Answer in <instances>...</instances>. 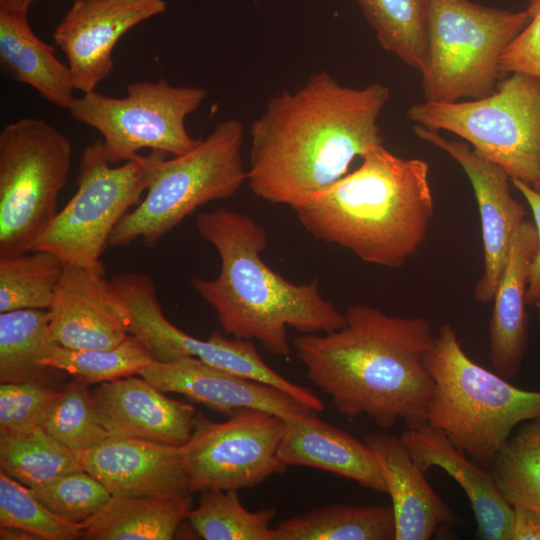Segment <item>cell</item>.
Segmentation results:
<instances>
[{
  "label": "cell",
  "instance_id": "277c9868",
  "mask_svg": "<svg viewBox=\"0 0 540 540\" xmlns=\"http://www.w3.org/2000/svg\"><path fill=\"white\" fill-rule=\"evenodd\" d=\"M353 172L293 208L314 238L362 261L398 268L422 245L434 213L429 165L370 148Z\"/></svg>",
  "mask_w": 540,
  "mask_h": 540
},
{
  "label": "cell",
  "instance_id": "b9f144b4",
  "mask_svg": "<svg viewBox=\"0 0 540 540\" xmlns=\"http://www.w3.org/2000/svg\"><path fill=\"white\" fill-rule=\"evenodd\" d=\"M34 1L35 0H0V5L29 10V7Z\"/></svg>",
  "mask_w": 540,
  "mask_h": 540
},
{
  "label": "cell",
  "instance_id": "d4e9b609",
  "mask_svg": "<svg viewBox=\"0 0 540 540\" xmlns=\"http://www.w3.org/2000/svg\"><path fill=\"white\" fill-rule=\"evenodd\" d=\"M192 509L191 495L174 498L112 496L86 522L87 540H170Z\"/></svg>",
  "mask_w": 540,
  "mask_h": 540
},
{
  "label": "cell",
  "instance_id": "603a6c76",
  "mask_svg": "<svg viewBox=\"0 0 540 540\" xmlns=\"http://www.w3.org/2000/svg\"><path fill=\"white\" fill-rule=\"evenodd\" d=\"M311 412L284 418L286 431L278 450L279 461L286 467L321 469L365 488L387 493L379 463L365 441L320 420Z\"/></svg>",
  "mask_w": 540,
  "mask_h": 540
},
{
  "label": "cell",
  "instance_id": "4fadbf2b",
  "mask_svg": "<svg viewBox=\"0 0 540 540\" xmlns=\"http://www.w3.org/2000/svg\"><path fill=\"white\" fill-rule=\"evenodd\" d=\"M285 431V419L264 410L240 409L224 422L196 412L181 446L190 493L253 488L284 471L278 450Z\"/></svg>",
  "mask_w": 540,
  "mask_h": 540
},
{
  "label": "cell",
  "instance_id": "e575fe53",
  "mask_svg": "<svg viewBox=\"0 0 540 540\" xmlns=\"http://www.w3.org/2000/svg\"><path fill=\"white\" fill-rule=\"evenodd\" d=\"M85 523H71L56 516L31 493L29 487L1 471L0 527L29 531L39 540L82 538Z\"/></svg>",
  "mask_w": 540,
  "mask_h": 540
},
{
  "label": "cell",
  "instance_id": "cb8c5ba5",
  "mask_svg": "<svg viewBox=\"0 0 540 540\" xmlns=\"http://www.w3.org/2000/svg\"><path fill=\"white\" fill-rule=\"evenodd\" d=\"M27 9L0 5V63L14 81L33 87L43 98L69 110L74 82L68 65L55 55V48L32 30Z\"/></svg>",
  "mask_w": 540,
  "mask_h": 540
},
{
  "label": "cell",
  "instance_id": "ba28073f",
  "mask_svg": "<svg viewBox=\"0 0 540 540\" xmlns=\"http://www.w3.org/2000/svg\"><path fill=\"white\" fill-rule=\"evenodd\" d=\"M414 124L448 131L483 158L533 186L540 176V78L510 73L488 96L411 105Z\"/></svg>",
  "mask_w": 540,
  "mask_h": 540
},
{
  "label": "cell",
  "instance_id": "7402d4cb",
  "mask_svg": "<svg viewBox=\"0 0 540 540\" xmlns=\"http://www.w3.org/2000/svg\"><path fill=\"white\" fill-rule=\"evenodd\" d=\"M538 251L533 221L525 220L511 243L507 263L494 297L489 323L490 361L496 373L515 379L528 350L527 289Z\"/></svg>",
  "mask_w": 540,
  "mask_h": 540
},
{
  "label": "cell",
  "instance_id": "30bf717a",
  "mask_svg": "<svg viewBox=\"0 0 540 540\" xmlns=\"http://www.w3.org/2000/svg\"><path fill=\"white\" fill-rule=\"evenodd\" d=\"M159 152L138 155L114 167L105 157L102 141L86 146L77 191L40 234L32 251H49L64 263L104 274L100 257L108 239L129 209L142 200Z\"/></svg>",
  "mask_w": 540,
  "mask_h": 540
},
{
  "label": "cell",
  "instance_id": "d6a6232c",
  "mask_svg": "<svg viewBox=\"0 0 540 540\" xmlns=\"http://www.w3.org/2000/svg\"><path fill=\"white\" fill-rule=\"evenodd\" d=\"M152 361L146 346L129 334L119 345L109 349L76 350L55 343L41 364L70 374L88 385L140 375Z\"/></svg>",
  "mask_w": 540,
  "mask_h": 540
},
{
  "label": "cell",
  "instance_id": "9a60e30c",
  "mask_svg": "<svg viewBox=\"0 0 540 540\" xmlns=\"http://www.w3.org/2000/svg\"><path fill=\"white\" fill-rule=\"evenodd\" d=\"M166 9L165 0H75L53 33L75 89L95 91L114 69L112 52L119 39Z\"/></svg>",
  "mask_w": 540,
  "mask_h": 540
},
{
  "label": "cell",
  "instance_id": "74e56055",
  "mask_svg": "<svg viewBox=\"0 0 540 540\" xmlns=\"http://www.w3.org/2000/svg\"><path fill=\"white\" fill-rule=\"evenodd\" d=\"M526 10L530 20L504 49L499 72H518L540 78V0H529Z\"/></svg>",
  "mask_w": 540,
  "mask_h": 540
},
{
  "label": "cell",
  "instance_id": "8fae6325",
  "mask_svg": "<svg viewBox=\"0 0 540 540\" xmlns=\"http://www.w3.org/2000/svg\"><path fill=\"white\" fill-rule=\"evenodd\" d=\"M126 91L123 98L85 93L69 109L75 120L102 134L110 164L134 159L143 149L177 156L198 145L201 138L190 136L185 119L206 99L205 88L174 86L159 79L132 82Z\"/></svg>",
  "mask_w": 540,
  "mask_h": 540
},
{
  "label": "cell",
  "instance_id": "4316f807",
  "mask_svg": "<svg viewBox=\"0 0 540 540\" xmlns=\"http://www.w3.org/2000/svg\"><path fill=\"white\" fill-rule=\"evenodd\" d=\"M274 540H395L391 505L332 504L288 518L274 527Z\"/></svg>",
  "mask_w": 540,
  "mask_h": 540
},
{
  "label": "cell",
  "instance_id": "2e32d148",
  "mask_svg": "<svg viewBox=\"0 0 540 540\" xmlns=\"http://www.w3.org/2000/svg\"><path fill=\"white\" fill-rule=\"evenodd\" d=\"M52 337L69 349H109L128 335L129 314L104 274L64 263L47 309Z\"/></svg>",
  "mask_w": 540,
  "mask_h": 540
},
{
  "label": "cell",
  "instance_id": "f1b7e54d",
  "mask_svg": "<svg viewBox=\"0 0 540 540\" xmlns=\"http://www.w3.org/2000/svg\"><path fill=\"white\" fill-rule=\"evenodd\" d=\"M0 467L27 487L84 470L79 451L63 445L42 427L15 437H1Z\"/></svg>",
  "mask_w": 540,
  "mask_h": 540
},
{
  "label": "cell",
  "instance_id": "8d00e7d4",
  "mask_svg": "<svg viewBox=\"0 0 540 540\" xmlns=\"http://www.w3.org/2000/svg\"><path fill=\"white\" fill-rule=\"evenodd\" d=\"M61 390L37 383H1L0 438L15 437L41 427Z\"/></svg>",
  "mask_w": 540,
  "mask_h": 540
},
{
  "label": "cell",
  "instance_id": "44dd1931",
  "mask_svg": "<svg viewBox=\"0 0 540 540\" xmlns=\"http://www.w3.org/2000/svg\"><path fill=\"white\" fill-rule=\"evenodd\" d=\"M363 440L379 463L392 500L395 540H428L442 525L461 522L433 491L400 437L366 433Z\"/></svg>",
  "mask_w": 540,
  "mask_h": 540
},
{
  "label": "cell",
  "instance_id": "f546056e",
  "mask_svg": "<svg viewBox=\"0 0 540 540\" xmlns=\"http://www.w3.org/2000/svg\"><path fill=\"white\" fill-rule=\"evenodd\" d=\"M30 252L0 257V313L52 303L64 262L49 251Z\"/></svg>",
  "mask_w": 540,
  "mask_h": 540
},
{
  "label": "cell",
  "instance_id": "e0dca14e",
  "mask_svg": "<svg viewBox=\"0 0 540 540\" xmlns=\"http://www.w3.org/2000/svg\"><path fill=\"white\" fill-rule=\"evenodd\" d=\"M86 472L112 496L174 498L191 495L181 447L109 437L80 451Z\"/></svg>",
  "mask_w": 540,
  "mask_h": 540
},
{
  "label": "cell",
  "instance_id": "6da1fadb",
  "mask_svg": "<svg viewBox=\"0 0 540 540\" xmlns=\"http://www.w3.org/2000/svg\"><path fill=\"white\" fill-rule=\"evenodd\" d=\"M389 100L383 84L348 87L327 71L271 97L249 130L250 190L293 209L333 184L382 144L378 121Z\"/></svg>",
  "mask_w": 540,
  "mask_h": 540
},
{
  "label": "cell",
  "instance_id": "83f0119b",
  "mask_svg": "<svg viewBox=\"0 0 540 540\" xmlns=\"http://www.w3.org/2000/svg\"><path fill=\"white\" fill-rule=\"evenodd\" d=\"M380 46L423 72L428 55L430 0H356Z\"/></svg>",
  "mask_w": 540,
  "mask_h": 540
},
{
  "label": "cell",
  "instance_id": "ab89813d",
  "mask_svg": "<svg viewBox=\"0 0 540 540\" xmlns=\"http://www.w3.org/2000/svg\"><path fill=\"white\" fill-rule=\"evenodd\" d=\"M510 540H540V511L526 506H512Z\"/></svg>",
  "mask_w": 540,
  "mask_h": 540
},
{
  "label": "cell",
  "instance_id": "3957f363",
  "mask_svg": "<svg viewBox=\"0 0 540 540\" xmlns=\"http://www.w3.org/2000/svg\"><path fill=\"white\" fill-rule=\"evenodd\" d=\"M195 225L216 249L220 270L213 280L195 277L191 283L226 334L256 339L268 352L288 358V328L317 334L345 325V315L322 296L318 279L294 284L265 263L268 237L252 217L219 208L199 213Z\"/></svg>",
  "mask_w": 540,
  "mask_h": 540
},
{
  "label": "cell",
  "instance_id": "f35d334b",
  "mask_svg": "<svg viewBox=\"0 0 540 540\" xmlns=\"http://www.w3.org/2000/svg\"><path fill=\"white\" fill-rule=\"evenodd\" d=\"M511 183L528 203L538 234V251L531 266L526 297L527 304L532 305L535 299L540 296V194L520 180L511 179Z\"/></svg>",
  "mask_w": 540,
  "mask_h": 540
},
{
  "label": "cell",
  "instance_id": "d6986e66",
  "mask_svg": "<svg viewBox=\"0 0 540 540\" xmlns=\"http://www.w3.org/2000/svg\"><path fill=\"white\" fill-rule=\"evenodd\" d=\"M92 396L110 437L181 447L192 434L194 407L167 397L142 376L102 382Z\"/></svg>",
  "mask_w": 540,
  "mask_h": 540
},
{
  "label": "cell",
  "instance_id": "9c48e42d",
  "mask_svg": "<svg viewBox=\"0 0 540 540\" xmlns=\"http://www.w3.org/2000/svg\"><path fill=\"white\" fill-rule=\"evenodd\" d=\"M70 140L49 123L22 118L0 132V257L32 251L58 213L70 171Z\"/></svg>",
  "mask_w": 540,
  "mask_h": 540
},
{
  "label": "cell",
  "instance_id": "836d02e7",
  "mask_svg": "<svg viewBox=\"0 0 540 540\" xmlns=\"http://www.w3.org/2000/svg\"><path fill=\"white\" fill-rule=\"evenodd\" d=\"M41 427L63 445L79 452L92 449L110 437L87 384L77 378L61 390Z\"/></svg>",
  "mask_w": 540,
  "mask_h": 540
},
{
  "label": "cell",
  "instance_id": "8992f818",
  "mask_svg": "<svg viewBox=\"0 0 540 540\" xmlns=\"http://www.w3.org/2000/svg\"><path fill=\"white\" fill-rule=\"evenodd\" d=\"M243 123L234 118L216 124L187 153L156 156L146 196L112 231L107 247H127L141 240L153 248L202 205L235 195L247 182L242 158Z\"/></svg>",
  "mask_w": 540,
  "mask_h": 540
},
{
  "label": "cell",
  "instance_id": "484cf974",
  "mask_svg": "<svg viewBox=\"0 0 540 540\" xmlns=\"http://www.w3.org/2000/svg\"><path fill=\"white\" fill-rule=\"evenodd\" d=\"M54 344L46 309L0 313V382L50 386L65 373L41 364Z\"/></svg>",
  "mask_w": 540,
  "mask_h": 540
},
{
  "label": "cell",
  "instance_id": "7c38bea8",
  "mask_svg": "<svg viewBox=\"0 0 540 540\" xmlns=\"http://www.w3.org/2000/svg\"><path fill=\"white\" fill-rule=\"evenodd\" d=\"M110 281L128 311L129 334L146 346L154 361L169 363L195 357L211 366L278 388L314 412L324 410L323 402L311 389L289 381L270 368L249 340L228 339L217 331L202 340L177 328L163 314L156 286L149 275L127 272Z\"/></svg>",
  "mask_w": 540,
  "mask_h": 540
},
{
  "label": "cell",
  "instance_id": "7bdbcfd3",
  "mask_svg": "<svg viewBox=\"0 0 540 540\" xmlns=\"http://www.w3.org/2000/svg\"><path fill=\"white\" fill-rule=\"evenodd\" d=\"M532 305L535 306V308L537 309L538 317H539V321H540V296L535 299V301L533 302Z\"/></svg>",
  "mask_w": 540,
  "mask_h": 540
},
{
  "label": "cell",
  "instance_id": "5b68a950",
  "mask_svg": "<svg viewBox=\"0 0 540 540\" xmlns=\"http://www.w3.org/2000/svg\"><path fill=\"white\" fill-rule=\"evenodd\" d=\"M425 364L434 382L427 424L485 469L517 425L540 416V391L518 388L477 364L449 323L434 335Z\"/></svg>",
  "mask_w": 540,
  "mask_h": 540
},
{
  "label": "cell",
  "instance_id": "d590c367",
  "mask_svg": "<svg viewBox=\"0 0 540 540\" xmlns=\"http://www.w3.org/2000/svg\"><path fill=\"white\" fill-rule=\"evenodd\" d=\"M29 489L47 509L71 523L87 522L112 498L107 488L85 470L62 475Z\"/></svg>",
  "mask_w": 540,
  "mask_h": 540
},
{
  "label": "cell",
  "instance_id": "7a4b0ae2",
  "mask_svg": "<svg viewBox=\"0 0 540 540\" xmlns=\"http://www.w3.org/2000/svg\"><path fill=\"white\" fill-rule=\"evenodd\" d=\"M344 315L343 327L294 340L308 379L345 417L365 415L381 428L400 420L407 428L426 424L434 390L425 364L434 340L430 323L365 304L350 306Z\"/></svg>",
  "mask_w": 540,
  "mask_h": 540
},
{
  "label": "cell",
  "instance_id": "52a82bcc",
  "mask_svg": "<svg viewBox=\"0 0 540 540\" xmlns=\"http://www.w3.org/2000/svg\"><path fill=\"white\" fill-rule=\"evenodd\" d=\"M529 12L470 0H430L428 55L421 73L425 101L479 99L496 88L499 60L528 24Z\"/></svg>",
  "mask_w": 540,
  "mask_h": 540
},
{
  "label": "cell",
  "instance_id": "1f68e13d",
  "mask_svg": "<svg viewBox=\"0 0 540 540\" xmlns=\"http://www.w3.org/2000/svg\"><path fill=\"white\" fill-rule=\"evenodd\" d=\"M489 470L511 506L540 511V416L509 437Z\"/></svg>",
  "mask_w": 540,
  "mask_h": 540
},
{
  "label": "cell",
  "instance_id": "ffe728a7",
  "mask_svg": "<svg viewBox=\"0 0 540 540\" xmlns=\"http://www.w3.org/2000/svg\"><path fill=\"white\" fill-rule=\"evenodd\" d=\"M401 440L415 463L426 473L438 467L464 490L483 540H510L513 507L505 500L489 469L458 450L440 430L424 424L407 428Z\"/></svg>",
  "mask_w": 540,
  "mask_h": 540
},
{
  "label": "cell",
  "instance_id": "ac0fdd59",
  "mask_svg": "<svg viewBox=\"0 0 540 540\" xmlns=\"http://www.w3.org/2000/svg\"><path fill=\"white\" fill-rule=\"evenodd\" d=\"M161 391L179 393L228 417L240 409L264 410L283 418L311 412L286 392L195 357L175 362L152 361L140 373Z\"/></svg>",
  "mask_w": 540,
  "mask_h": 540
},
{
  "label": "cell",
  "instance_id": "ee69618b",
  "mask_svg": "<svg viewBox=\"0 0 540 540\" xmlns=\"http://www.w3.org/2000/svg\"><path fill=\"white\" fill-rule=\"evenodd\" d=\"M538 194H540V176L538 180L531 186Z\"/></svg>",
  "mask_w": 540,
  "mask_h": 540
},
{
  "label": "cell",
  "instance_id": "5bb4252c",
  "mask_svg": "<svg viewBox=\"0 0 540 540\" xmlns=\"http://www.w3.org/2000/svg\"><path fill=\"white\" fill-rule=\"evenodd\" d=\"M414 134L447 153L466 173L481 218L484 271L475 286V298L493 302L507 263L513 238L526 220V210L510 192L511 178L498 164L479 154L466 142L447 139L439 131L414 124Z\"/></svg>",
  "mask_w": 540,
  "mask_h": 540
},
{
  "label": "cell",
  "instance_id": "4dcf8cb0",
  "mask_svg": "<svg viewBox=\"0 0 540 540\" xmlns=\"http://www.w3.org/2000/svg\"><path fill=\"white\" fill-rule=\"evenodd\" d=\"M276 513L273 507L247 510L235 490H207L187 520L205 540H274L271 522Z\"/></svg>",
  "mask_w": 540,
  "mask_h": 540
},
{
  "label": "cell",
  "instance_id": "60d3db41",
  "mask_svg": "<svg viewBox=\"0 0 540 540\" xmlns=\"http://www.w3.org/2000/svg\"><path fill=\"white\" fill-rule=\"evenodd\" d=\"M1 540H39L33 533L15 527H0Z\"/></svg>",
  "mask_w": 540,
  "mask_h": 540
}]
</instances>
